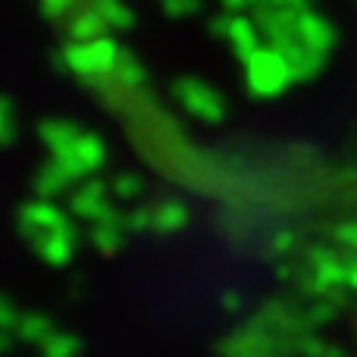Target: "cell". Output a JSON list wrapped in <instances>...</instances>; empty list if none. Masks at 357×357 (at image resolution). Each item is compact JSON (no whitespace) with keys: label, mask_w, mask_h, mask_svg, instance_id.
<instances>
[]
</instances>
